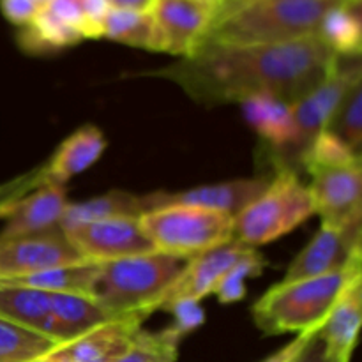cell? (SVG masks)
Segmentation results:
<instances>
[{
	"instance_id": "6da1fadb",
	"label": "cell",
	"mask_w": 362,
	"mask_h": 362,
	"mask_svg": "<svg viewBox=\"0 0 362 362\" xmlns=\"http://www.w3.org/2000/svg\"><path fill=\"white\" fill-rule=\"evenodd\" d=\"M338 57L318 35L281 45L205 41L197 53L148 73L179 85L205 106L272 95L293 105L313 90Z\"/></svg>"
},
{
	"instance_id": "7a4b0ae2",
	"label": "cell",
	"mask_w": 362,
	"mask_h": 362,
	"mask_svg": "<svg viewBox=\"0 0 362 362\" xmlns=\"http://www.w3.org/2000/svg\"><path fill=\"white\" fill-rule=\"evenodd\" d=\"M186 258L154 253L99 264L88 297L112 320L144 322L187 265Z\"/></svg>"
},
{
	"instance_id": "3957f363",
	"label": "cell",
	"mask_w": 362,
	"mask_h": 362,
	"mask_svg": "<svg viewBox=\"0 0 362 362\" xmlns=\"http://www.w3.org/2000/svg\"><path fill=\"white\" fill-rule=\"evenodd\" d=\"M343 0H257L216 18L207 41L281 45L317 35L322 18Z\"/></svg>"
},
{
	"instance_id": "277c9868",
	"label": "cell",
	"mask_w": 362,
	"mask_h": 362,
	"mask_svg": "<svg viewBox=\"0 0 362 362\" xmlns=\"http://www.w3.org/2000/svg\"><path fill=\"white\" fill-rule=\"evenodd\" d=\"M361 264H354L332 274L278 283L255 303L251 313L255 324L265 336L317 331L346 283L361 274Z\"/></svg>"
},
{
	"instance_id": "5b68a950",
	"label": "cell",
	"mask_w": 362,
	"mask_h": 362,
	"mask_svg": "<svg viewBox=\"0 0 362 362\" xmlns=\"http://www.w3.org/2000/svg\"><path fill=\"white\" fill-rule=\"evenodd\" d=\"M276 177L233 219V239L247 247L274 243L317 214L310 186L296 168L278 166Z\"/></svg>"
},
{
	"instance_id": "8992f818",
	"label": "cell",
	"mask_w": 362,
	"mask_h": 362,
	"mask_svg": "<svg viewBox=\"0 0 362 362\" xmlns=\"http://www.w3.org/2000/svg\"><path fill=\"white\" fill-rule=\"evenodd\" d=\"M233 216L197 205H166L140 216V225L156 251L191 258L233 239Z\"/></svg>"
},
{
	"instance_id": "52a82bcc",
	"label": "cell",
	"mask_w": 362,
	"mask_h": 362,
	"mask_svg": "<svg viewBox=\"0 0 362 362\" xmlns=\"http://www.w3.org/2000/svg\"><path fill=\"white\" fill-rule=\"evenodd\" d=\"M361 78L359 57H354V59L338 57L327 76L313 90L308 92L304 98L290 105L297 127V141L292 156H290V161L300 163V158L308 151V147L313 144L315 138L322 131L327 129L332 115L338 110L339 103L343 101L349 88Z\"/></svg>"
},
{
	"instance_id": "ba28073f",
	"label": "cell",
	"mask_w": 362,
	"mask_h": 362,
	"mask_svg": "<svg viewBox=\"0 0 362 362\" xmlns=\"http://www.w3.org/2000/svg\"><path fill=\"white\" fill-rule=\"evenodd\" d=\"M62 232L80 257L92 264H106L156 251L141 230L140 218H113L81 223Z\"/></svg>"
},
{
	"instance_id": "9c48e42d",
	"label": "cell",
	"mask_w": 362,
	"mask_h": 362,
	"mask_svg": "<svg viewBox=\"0 0 362 362\" xmlns=\"http://www.w3.org/2000/svg\"><path fill=\"white\" fill-rule=\"evenodd\" d=\"M85 262L60 226L34 235H0V281Z\"/></svg>"
},
{
	"instance_id": "30bf717a",
	"label": "cell",
	"mask_w": 362,
	"mask_h": 362,
	"mask_svg": "<svg viewBox=\"0 0 362 362\" xmlns=\"http://www.w3.org/2000/svg\"><path fill=\"white\" fill-rule=\"evenodd\" d=\"M310 191L322 225L356 228L362 221L361 163L332 168H311Z\"/></svg>"
},
{
	"instance_id": "8fae6325",
	"label": "cell",
	"mask_w": 362,
	"mask_h": 362,
	"mask_svg": "<svg viewBox=\"0 0 362 362\" xmlns=\"http://www.w3.org/2000/svg\"><path fill=\"white\" fill-rule=\"evenodd\" d=\"M219 4L211 0H156L152 16L163 37V52L187 59L207 41Z\"/></svg>"
},
{
	"instance_id": "7c38bea8",
	"label": "cell",
	"mask_w": 362,
	"mask_h": 362,
	"mask_svg": "<svg viewBox=\"0 0 362 362\" xmlns=\"http://www.w3.org/2000/svg\"><path fill=\"white\" fill-rule=\"evenodd\" d=\"M361 226L334 228L322 225L311 243L293 258L283 281L317 278L361 264Z\"/></svg>"
},
{
	"instance_id": "4fadbf2b",
	"label": "cell",
	"mask_w": 362,
	"mask_h": 362,
	"mask_svg": "<svg viewBox=\"0 0 362 362\" xmlns=\"http://www.w3.org/2000/svg\"><path fill=\"white\" fill-rule=\"evenodd\" d=\"M66 194L62 184H39L34 193L0 205V218L6 219L0 235H34L60 226L67 207Z\"/></svg>"
},
{
	"instance_id": "5bb4252c",
	"label": "cell",
	"mask_w": 362,
	"mask_h": 362,
	"mask_svg": "<svg viewBox=\"0 0 362 362\" xmlns=\"http://www.w3.org/2000/svg\"><path fill=\"white\" fill-rule=\"evenodd\" d=\"M267 184V179H235L228 182L191 187V189L177 191V193L158 191V193L147 194L148 211L166 207V205H197V207L226 212L235 218L255 198L260 197Z\"/></svg>"
},
{
	"instance_id": "9a60e30c",
	"label": "cell",
	"mask_w": 362,
	"mask_h": 362,
	"mask_svg": "<svg viewBox=\"0 0 362 362\" xmlns=\"http://www.w3.org/2000/svg\"><path fill=\"white\" fill-rule=\"evenodd\" d=\"M250 250H253V247H247L240 244L239 240L232 239L221 246L214 247V250L207 251V253L191 258L186 269L177 278V281L163 296L159 310H163L165 304L177 299L200 300L205 296H212L223 276Z\"/></svg>"
},
{
	"instance_id": "2e32d148",
	"label": "cell",
	"mask_w": 362,
	"mask_h": 362,
	"mask_svg": "<svg viewBox=\"0 0 362 362\" xmlns=\"http://www.w3.org/2000/svg\"><path fill=\"white\" fill-rule=\"evenodd\" d=\"M140 320H112L53 349L48 354L62 362H117L131 346Z\"/></svg>"
},
{
	"instance_id": "e0dca14e",
	"label": "cell",
	"mask_w": 362,
	"mask_h": 362,
	"mask_svg": "<svg viewBox=\"0 0 362 362\" xmlns=\"http://www.w3.org/2000/svg\"><path fill=\"white\" fill-rule=\"evenodd\" d=\"M362 322V276L357 274L346 283L327 318L318 329L327 356L332 362H350Z\"/></svg>"
},
{
	"instance_id": "ac0fdd59",
	"label": "cell",
	"mask_w": 362,
	"mask_h": 362,
	"mask_svg": "<svg viewBox=\"0 0 362 362\" xmlns=\"http://www.w3.org/2000/svg\"><path fill=\"white\" fill-rule=\"evenodd\" d=\"M106 148V138L101 129L92 124L80 127L66 138L48 165L39 172L35 184H66L73 177L90 168L103 156Z\"/></svg>"
},
{
	"instance_id": "d6986e66",
	"label": "cell",
	"mask_w": 362,
	"mask_h": 362,
	"mask_svg": "<svg viewBox=\"0 0 362 362\" xmlns=\"http://www.w3.org/2000/svg\"><path fill=\"white\" fill-rule=\"evenodd\" d=\"M250 126L267 141L276 152H283L285 159L278 166H288L290 156L297 141V127L292 106L272 95H257L240 103Z\"/></svg>"
},
{
	"instance_id": "ffe728a7",
	"label": "cell",
	"mask_w": 362,
	"mask_h": 362,
	"mask_svg": "<svg viewBox=\"0 0 362 362\" xmlns=\"http://www.w3.org/2000/svg\"><path fill=\"white\" fill-rule=\"evenodd\" d=\"M0 318L62 345L59 324L49 310V293L28 286L0 283Z\"/></svg>"
},
{
	"instance_id": "44dd1931",
	"label": "cell",
	"mask_w": 362,
	"mask_h": 362,
	"mask_svg": "<svg viewBox=\"0 0 362 362\" xmlns=\"http://www.w3.org/2000/svg\"><path fill=\"white\" fill-rule=\"evenodd\" d=\"M145 212H148L147 194L140 197V194L115 189L90 198V200L67 204L60 219V228L66 230L81 223L101 221V219L140 218Z\"/></svg>"
},
{
	"instance_id": "7402d4cb",
	"label": "cell",
	"mask_w": 362,
	"mask_h": 362,
	"mask_svg": "<svg viewBox=\"0 0 362 362\" xmlns=\"http://www.w3.org/2000/svg\"><path fill=\"white\" fill-rule=\"evenodd\" d=\"M317 35L336 57H359L362 48L361 0L334 4L322 18Z\"/></svg>"
},
{
	"instance_id": "603a6c76",
	"label": "cell",
	"mask_w": 362,
	"mask_h": 362,
	"mask_svg": "<svg viewBox=\"0 0 362 362\" xmlns=\"http://www.w3.org/2000/svg\"><path fill=\"white\" fill-rule=\"evenodd\" d=\"M49 293V310L59 324L62 343L73 341L78 336L112 322V318L88 296L76 293Z\"/></svg>"
},
{
	"instance_id": "cb8c5ba5",
	"label": "cell",
	"mask_w": 362,
	"mask_h": 362,
	"mask_svg": "<svg viewBox=\"0 0 362 362\" xmlns=\"http://www.w3.org/2000/svg\"><path fill=\"white\" fill-rule=\"evenodd\" d=\"M103 37L133 48L163 52V37L152 13L110 9L103 23Z\"/></svg>"
},
{
	"instance_id": "d4e9b609",
	"label": "cell",
	"mask_w": 362,
	"mask_h": 362,
	"mask_svg": "<svg viewBox=\"0 0 362 362\" xmlns=\"http://www.w3.org/2000/svg\"><path fill=\"white\" fill-rule=\"evenodd\" d=\"M99 264L81 262V264L62 265V267L48 269L37 274L23 276V278L9 279V285L28 286V288L42 290V292L55 293H76V296H88L92 281L98 274Z\"/></svg>"
},
{
	"instance_id": "484cf974",
	"label": "cell",
	"mask_w": 362,
	"mask_h": 362,
	"mask_svg": "<svg viewBox=\"0 0 362 362\" xmlns=\"http://www.w3.org/2000/svg\"><path fill=\"white\" fill-rule=\"evenodd\" d=\"M57 346L45 336L0 318V362H35Z\"/></svg>"
},
{
	"instance_id": "4316f807",
	"label": "cell",
	"mask_w": 362,
	"mask_h": 362,
	"mask_svg": "<svg viewBox=\"0 0 362 362\" xmlns=\"http://www.w3.org/2000/svg\"><path fill=\"white\" fill-rule=\"evenodd\" d=\"M327 129L334 133L341 141H345L357 156H361L362 145V78L357 80L343 101L339 103L338 110L332 115Z\"/></svg>"
},
{
	"instance_id": "83f0119b",
	"label": "cell",
	"mask_w": 362,
	"mask_h": 362,
	"mask_svg": "<svg viewBox=\"0 0 362 362\" xmlns=\"http://www.w3.org/2000/svg\"><path fill=\"white\" fill-rule=\"evenodd\" d=\"M179 339L165 329L161 332H147L138 329L131 346L117 362H175Z\"/></svg>"
},
{
	"instance_id": "f1b7e54d",
	"label": "cell",
	"mask_w": 362,
	"mask_h": 362,
	"mask_svg": "<svg viewBox=\"0 0 362 362\" xmlns=\"http://www.w3.org/2000/svg\"><path fill=\"white\" fill-rule=\"evenodd\" d=\"M354 163H361V156H357L345 141L339 140L329 129L322 131L300 158V165L306 170L332 168V166H346Z\"/></svg>"
},
{
	"instance_id": "f546056e",
	"label": "cell",
	"mask_w": 362,
	"mask_h": 362,
	"mask_svg": "<svg viewBox=\"0 0 362 362\" xmlns=\"http://www.w3.org/2000/svg\"><path fill=\"white\" fill-rule=\"evenodd\" d=\"M265 264H267L265 258L253 247V250L247 251L243 258H239V260L233 264V267L223 276V279L218 283V286H216L212 296H218V299L225 304L244 299V296H246L244 279L260 276Z\"/></svg>"
},
{
	"instance_id": "4dcf8cb0",
	"label": "cell",
	"mask_w": 362,
	"mask_h": 362,
	"mask_svg": "<svg viewBox=\"0 0 362 362\" xmlns=\"http://www.w3.org/2000/svg\"><path fill=\"white\" fill-rule=\"evenodd\" d=\"M163 310H168L170 313L173 315V324L172 327H168V331L172 332L179 341L184 336L193 332L194 329H198L205 322V313L200 308V300L177 299L165 304Z\"/></svg>"
},
{
	"instance_id": "1f68e13d",
	"label": "cell",
	"mask_w": 362,
	"mask_h": 362,
	"mask_svg": "<svg viewBox=\"0 0 362 362\" xmlns=\"http://www.w3.org/2000/svg\"><path fill=\"white\" fill-rule=\"evenodd\" d=\"M34 0H0V11L4 18L16 27H25L35 18L39 11Z\"/></svg>"
},
{
	"instance_id": "d6a6232c",
	"label": "cell",
	"mask_w": 362,
	"mask_h": 362,
	"mask_svg": "<svg viewBox=\"0 0 362 362\" xmlns=\"http://www.w3.org/2000/svg\"><path fill=\"white\" fill-rule=\"evenodd\" d=\"M317 331L300 332V334L297 336L293 341H290L288 345L283 346L281 350H278L276 354H272V356L269 357V359H265L264 362H296L297 357H299V354L303 352V349L308 345V341L311 339V336H313Z\"/></svg>"
},
{
	"instance_id": "836d02e7",
	"label": "cell",
	"mask_w": 362,
	"mask_h": 362,
	"mask_svg": "<svg viewBox=\"0 0 362 362\" xmlns=\"http://www.w3.org/2000/svg\"><path fill=\"white\" fill-rule=\"evenodd\" d=\"M296 362H332L331 357L327 356L324 341H322V338L318 336V331L311 336V339L308 341V345L304 346L303 352L299 354Z\"/></svg>"
},
{
	"instance_id": "e575fe53",
	"label": "cell",
	"mask_w": 362,
	"mask_h": 362,
	"mask_svg": "<svg viewBox=\"0 0 362 362\" xmlns=\"http://www.w3.org/2000/svg\"><path fill=\"white\" fill-rule=\"evenodd\" d=\"M110 9L131 11V13H152L156 0H106Z\"/></svg>"
},
{
	"instance_id": "d590c367",
	"label": "cell",
	"mask_w": 362,
	"mask_h": 362,
	"mask_svg": "<svg viewBox=\"0 0 362 362\" xmlns=\"http://www.w3.org/2000/svg\"><path fill=\"white\" fill-rule=\"evenodd\" d=\"M251 2H257V0H221V4H219L218 16H221V14H225V13H230V11L237 9V7L247 6V4H251Z\"/></svg>"
},
{
	"instance_id": "8d00e7d4",
	"label": "cell",
	"mask_w": 362,
	"mask_h": 362,
	"mask_svg": "<svg viewBox=\"0 0 362 362\" xmlns=\"http://www.w3.org/2000/svg\"><path fill=\"white\" fill-rule=\"evenodd\" d=\"M16 198H18V193H7V194H4V197H0V205L7 204V202L16 200Z\"/></svg>"
},
{
	"instance_id": "74e56055",
	"label": "cell",
	"mask_w": 362,
	"mask_h": 362,
	"mask_svg": "<svg viewBox=\"0 0 362 362\" xmlns=\"http://www.w3.org/2000/svg\"><path fill=\"white\" fill-rule=\"evenodd\" d=\"M35 362H62V361H59V359H53V357L46 356V357H42V359H39V361H35Z\"/></svg>"
},
{
	"instance_id": "f35d334b",
	"label": "cell",
	"mask_w": 362,
	"mask_h": 362,
	"mask_svg": "<svg viewBox=\"0 0 362 362\" xmlns=\"http://www.w3.org/2000/svg\"><path fill=\"white\" fill-rule=\"evenodd\" d=\"M35 4H37V6H45L46 2H49V0H34Z\"/></svg>"
},
{
	"instance_id": "ab89813d",
	"label": "cell",
	"mask_w": 362,
	"mask_h": 362,
	"mask_svg": "<svg viewBox=\"0 0 362 362\" xmlns=\"http://www.w3.org/2000/svg\"><path fill=\"white\" fill-rule=\"evenodd\" d=\"M211 2H218V4H221V0H211Z\"/></svg>"
}]
</instances>
